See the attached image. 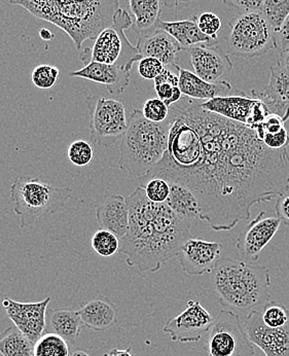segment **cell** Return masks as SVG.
<instances>
[{"instance_id": "6da1fadb", "label": "cell", "mask_w": 289, "mask_h": 356, "mask_svg": "<svg viewBox=\"0 0 289 356\" xmlns=\"http://www.w3.org/2000/svg\"><path fill=\"white\" fill-rule=\"evenodd\" d=\"M168 149L147 177L186 186L200 218L216 232L250 220L251 209L289 190L288 149H272L256 130L183 96L170 107Z\"/></svg>"}, {"instance_id": "7a4b0ae2", "label": "cell", "mask_w": 289, "mask_h": 356, "mask_svg": "<svg viewBox=\"0 0 289 356\" xmlns=\"http://www.w3.org/2000/svg\"><path fill=\"white\" fill-rule=\"evenodd\" d=\"M129 229L121 240L119 252L127 265L141 272L156 273L179 254L192 237V222L179 218L166 203L149 200L143 186L127 197Z\"/></svg>"}, {"instance_id": "3957f363", "label": "cell", "mask_w": 289, "mask_h": 356, "mask_svg": "<svg viewBox=\"0 0 289 356\" xmlns=\"http://www.w3.org/2000/svg\"><path fill=\"white\" fill-rule=\"evenodd\" d=\"M40 20L48 21L69 35L78 50L109 27L119 8V0H10Z\"/></svg>"}, {"instance_id": "277c9868", "label": "cell", "mask_w": 289, "mask_h": 356, "mask_svg": "<svg viewBox=\"0 0 289 356\" xmlns=\"http://www.w3.org/2000/svg\"><path fill=\"white\" fill-rule=\"evenodd\" d=\"M212 286L224 309L251 311L271 299L269 269L231 257L220 259L212 271Z\"/></svg>"}, {"instance_id": "5b68a950", "label": "cell", "mask_w": 289, "mask_h": 356, "mask_svg": "<svg viewBox=\"0 0 289 356\" xmlns=\"http://www.w3.org/2000/svg\"><path fill=\"white\" fill-rule=\"evenodd\" d=\"M170 121L154 123L142 111L134 109L119 145L117 166L133 177L143 178L160 162L168 149Z\"/></svg>"}, {"instance_id": "8992f818", "label": "cell", "mask_w": 289, "mask_h": 356, "mask_svg": "<svg viewBox=\"0 0 289 356\" xmlns=\"http://www.w3.org/2000/svg\"><path fill=\"white\" fill-rule=\"evenodd\" d=\"M72 193L67 186L58 188L28 175L17 177L10 188V201L22 229L30 228L44 216L59 211L72 198Z\"/></svg>"}, {"instance_id": "52a82bcc", "label": "cell", "mask_w": 289, "mask_h": 356, "mask_svg": "<svg viewBox=\"0 0 289 356\" xmlns=\"http://www.w3.org/2000/svg\"><path fill=\"white\" fill-rule=\"evenodd\" d=\"M133 23L129 13L119 8L113 17V24L102 30L95 38L93 48L85 49L81 54L83 63L87 65L94 61L133 68L135 62L142 59L136 46H133L125 34Z\"/></svg>"}, {"instance_id": "ba28073f", "label": "cell", "mask_w": 289, "mask_h": 356, "mask_svg": "<svg viewBox=\"0 0 289 356\" xmlns=\"http://www.w3.org/2000/svg\"><path fill=\"white\" fill-rule=\"evenodd\" d=\"M278 48L276 33L263 12L242 13L230 22L226 49L240 58L263 56Z\"/></svg>"}, {"instance_id": "9c48e42d", "label": "cell", "mask_w": 289, "mask_h": 356, "mask_svg": "<svg viewBox=\"0 0 289 356\" xmlns=\"http://www.w3.org/2000/svg\"><path fill=\"white\" fill-rule=\"evenodd\" d=\"M204 348L208 356H254L256 349L249 340L239 315L222 309L214 317L207 332Z\"/></svg>"}, {"instance_id": "30bf717a", "label": "cell", "mask_w": 289, "mask_h": 356, "mask_svg": "<svg viewBox=\"0 0 289 356\" xmlns=\"http://www.w3.org/2000/svg\"><path fill=\"white\" fill-rule=\"evenodd\" d=\"M89 108L90 138L100 147H110L123 138L129 126L125 103L104 96L87 98Z\"/></svg>"}, {"instance_id": "8fae6325", "label": "cell", "mask_w": 289, "mask_h": 356, "mask_svg": "<svg viewBox=\"0 0 289 356\" xmlns=\"http://www.w3.org/2000/svg\"><path fill=\"white\" fill-rule=\"evenodd\" d=\"M201 106L205 111L243 124L254 130L260 127L271 113L262 100L241 91L235 95L218 96L201 102Z\"/></svg>"}, {"instance_id": "7c38bea8", "label": "cell", "mask_w": 289, "mask_h": 356, "mask_svg": "<svg viewBox=\"0 0 289 356\" xmlns=\"http://www.w3.org/2000/svg\"><path fill=\"white\" fill-rule=\"evenodd\" d=\"M213 323L214 317L200 302L190 300L183 312L165 323L163 332L173 342L197 343L209 332Z\"/></svg>"}, {"instance_id": "4fadbf2b", "label": "cell", "mask_w": 289, "mask_h": 356, "mask_svg": "<svg viewBox=\"0 0 289 356\" xmlns=\"http://www.w3.org/2000/svg\"><path fill=\"white\" fill-rule=\"evenodd\" d=\"M51 300L52 298L48 297L44 301L36 303H22L4 298L2 306L15 327H18L34 345L46 331L47 314Z\"/></svg>"}, {"instance_id": "5bb4252c", "label": "cell", "mask_w": 289, "mask_h": 356, "mask_svg": "<svg viewBox=\"0 0 289 356\" xmlns=\"http://www.w3.org/2000/svg\"><path fill=\"white\" fill-rule=\"evenodd\" d=\"M244 327L252 344L265 356H289V321L284 327H269L263 323L262 311L254 309L248 313Z\"/></svg>"}, {"instance_id": "9a60e30c", "label": "cell", "mask_w": 289, "mask_h": 356, "mask_svg": "<svg viewBox=\"0 0 289 356\" xmlns=\"http://www.w3.org/2000/svg\"><path fill=\"white\" fill-rule=\"evenodd\" d=\"M280 226L281 220L278 216H267L265 211L258 212L256 218L240 233L236 244L238 250L251 261H258L263 248L275 237Z\"/></svg>"}, {"instance_id": "2e32d148", "label": "cell", "mask_w": 289, "mask_h": 356, "mask_svg": "<svg viewBox=\"0 0 289 356\" xmlns=\"http://www.w3.org/2000/svg\"><path fill=\"white\" fill-rule=\"evenodd\" d=\"M220 248L218 242L190 237L181 246L177 257L188 275L203 276L213 271L220 261Z\"/></svg>"}, {"instance_id": "e0dca14e", "label": "cell", "mask_w": 289, "mask_h": 356, "mask_svg": "<svg viewBox=\"0 0 289 356\" xmlns=\"http://www.w3.org/2000/svg\"><path fill=\"white\" fill-rule=\"evenodd\" d=\"M195 74L204 81L216 83L222 81L233 70V62L217 47L201 44L186 49Z\"/></svg>"}, {"instance_id": "ac0fdd59", "label": "cell", "mask_w": 289, "mask_h": 356, "mask_svg": "<svg viewBox=\"0 0 289 356\" xmlns=\"http://www.w3.org/2000/svg\"><path fill=\"white\" fill-rule=\"evenodd\" d=\"M131 70L127 66L91 61L81 70L70 72L69 76L101 83L111 95H121L129 86Z\"/></svg>"}, {"instance_id": "d6986e66", "label": "cell", "mask_w": 289, "mask_h": 356, "mask_svg": "<svg viewBox=\"0 0 289 356\" xmlns=\"http://www.w3.org/2000/svg\"><path fill=\"white\" fill-rule=\"evenodd\" d=\"M271 76L267 86L261 93L252 91L254 97L265 103L270 113L289 120V72L279 63L270 67Z\"/></svg>"}, {"instance_id": "ffe728a7", "label": "cell", "mask_w": 289, "mask_h": 356, "mask_svg": "<svg viewBox=\"0 0 289 356\" xmlns=\"http://www.w3.org/2000/svg\"><path fill=\"white\" fill-rule=\"evenodd\" d=\"M136 48L141 57L156 58L165 67L172 66L174 68L179 65V53L183 51L172 36L160 29L139 35Z\"/></svg>"}, {"instance_id": "44dd1931", "label": "cell", "mask_w": 289, "mask_h": 356, "mask_svg": "<svg viewBox=\"0 0 289 356\" xmlns=\"http://www.w3.org/2000/svg\"><path fill=\"white\" fill-rule=\"evenodd\" d=\"M96 218L102 229L115 234L123 239L129 229V205L127 198L122 195H109L104 197L97 207Z\"/></svg>"}, {"instance_id": "7402d4cb", "label": "cell", "mask_w": 289, "mask_h": 356, "mask_svg": "<svg viewBox=\"0 0 289 356\" xmlns=\"http://www.w3.org/2000/svg\"><path fill=\"white\" fill-rule=\"evenodd\" d=\"M176 70L179 74V87L185 97L206 102L218 96L235 95L240 92L239 90L234 89L229 81L210 83L201 79L195 72L183 70L179 65L176 66Z\"/></svg>"}, {"instance_id": "603a6c76", "label": "cell", "mask_w": 289, "mask_h": 356, "mask_svg": "<svg viewBox=\"0 0 289 356\" xmlns=\"http://www.w3.org/2000/svg\"><path fill=\"white\" fill-rule=\"evenodd\" d=\"M79 311L83 325L92 331H108L115 327L119 321L117 305L101 295L92 301L81 302Z\"/></svg>"}, {"instance_id": "cb8c5ba5", "label": "cell", "mask_w": 289, "mask_h": 356, "mask_svg": "<svg viewBox=\"0 0 289 356\" xmlns=\"http://www.w3.org/2000/svg\"><path fill=\"white\" fill-rule=\"evenodd\" d=\"M156 29L163 30L172 36L183 48V51L192 47L201 46V44L216 46L217 44V40H213L201 31L198 26V17L196 15L186 20L175 21V22H166L160 19Z\"/></svg>"}, {"instance_id": "d4e9b609", "label": "cell", "mask_w": 289, "mask_h": 356, "mask_svg": "<svg viewBox=\"0 0 289 356\" xmlns=\"http://www.w3.org/2000/svg\"><path fill=\"white\" fill-rule=\"evenodd\" d=\"M170 184V195L167 205L184 220L196 224L200 218V205L192 191L177 182Z\"/></svg>"}, {"instance_id": "484cf974", "label": "cell", "mask_w": 289, "mask_h": 356, "mask_svg": "<svg viewBox=\"0 0 289 356\" xmlns=\"http://www.w3.org/2000/svg\"><path fill=\"white\" fill-rule=\"evenodd\" d=\"M47 317L52 332L59 334L70 344L78 340L83 325L79 311L70 308L53 309L49 311Z\"/></svg>"}, {"instance_id": "4316f807", "label": "cell", "mask_w": 289, "mask_h": 356, "mask_svg": "<svg viewBox=\"0 0 289 356\" xmlns=\"http://www.w3.org/2000/svg\"><path fill=\"white\" fill-rule=\"evenodd\" d=\"M162 0H129L135 21L132 29L139 35L155 31L162 12Z\"/></svg>"}, {"instance_id": "83f0119b", "label": "cell", "mask_w": 289, "mask_h": 356, "mask_svg": "<svg viewBox=\"0 0 289 356\" xmlns=\"http://www.w3.org/2000/svg\"><path fill=\"white\" fill-rule=\"evenodd\" d=\"M34 345L17 327H10L0 334V356L33 355Z\"/></svg>"}, {"instance_id": "f1b7e54d", "label": "cell", "mask_w": 289, "mask_h": 356, "mask_svg": "<svg viewBox=\"0 0 289 356\" xmlns=\"http://www.w3.org/2000/svg\"><path fill=\"white\" fill-rule=\"evenodd\" d=\"M33 356H70L69 343L55 332H46L34 344Z\"/></svg>"}, {"instance_id": "f546056e", "label": "cell", "mask_w": 289, "mask_h": 356, "mask_svg": "<svg viewBox=\"0 0 289 356\" xmlns=\"http://www.w3.org/2000/svg\"><path fill=\"white\" fill-rule=\"evenodd\" d=\"M91 246L96 254L101 257H113L119 252L121 240L106 229H99L91 238Z\"/></svg>"}, {"instance_id": "4dcf8cb0", "label": "cell", "mask_w": 289, "mask_h": 356, "mask_svg": "<svg viewBox=\"0 0 289 356\" xmlns=\"http://www.w3.org/2000/svg\"><path fill=\"white\" fill-rule=\"evenodd\" d=\"M262 12L276 33L289 15V0H265Z\"/></svg>"}, {"instance_id": "1f68e13d", "label": "cell", "mask_w": 289, "mask_h": 356, "mask_svg": "<svg viewBox=\"0 0 289 356\" xmlns=\"http://www.w3.org/2000/svg\"><path fill=\"white\" fill-rule=\"evenodd\" d=\"M262 317L263 323L269 327H284L289 321V312L286 306L276 302H269L263 307Z\"/></svg>"}, {"instance_id": "d6a6232c", "label": "cell", "mask_w": 289, "mask_h": 356, "mask_svg": "<svg viewBox=\"0 0 289 356\" xmlns=\"http://www.w3.org/2000/svg\"><path fill=\"white\" fill-rule=\"evenodd\" d=\"M60 76V70L53 65L38 66L31 74V81L36 88L40 90H50L57 83Z\"/></svg>"}, {"instance_id": "836d02e7", "label": "cell", "mask_w": 289, "mask_h": 356, "mask_svg": "<svg viewBox=\"0 0 289 356\" xmlns=\"http://www.w3.org/2000/svg\"><path fill=\"white\" fill-rule=\"evenodd\" d=\"M67 156L74 166H88L93 161V147L85 140L74 141L68 147Z\"/></svg>"}, {"instance_id": "e575fe53", "label": "cell", "mask_w": 289, "mask_h": 356, "mask_svg": "<svg viewBox=\"0 0 289 356\" xmlns=\"http://www.w3.org/2000/svg\"><path fill=\"white\" fill-rule=\"evenodd\" d=\"M149 200L156 203H166L170 195V184L163 178H151L143 186Z\"/></svg>"}, {"instance_id": "d590c367", "label": "cell", "mask_w": 289, "mask_h": 356, "mask_svg": "<svg viewBox=\"0 0 289 356\" xmlns=\"http://www.w3.org/2000/svg\"><path fill=\"white\" fill-rule=\"evenodd\" d=\"M170 113V107L158 98L147 100L143 104L142 113L145 119L154 123L166 121Z\"/></svg>"}, {"instance_id": "8d00e7d4", "label": "cell", "mask_w": 289, "mask_h": 356, "mask_svg": "<svg viewBox=\"0 0 289 356\" xmlns=\"http://www.w3.org/2000/svg\"><path fill=\"white\" fill-rule=\"evenodd\" d=\"M198 26L203 33L213 40H217V34L222 28V20L213 13H203L198 17Z\"/></svg>"}, {"instance_id": "74e56055", "label": "cell", "mask_w": 289, "mask_h": 356, "mask_svg": "<svg viewBox=\"0 0 289 356\" xmlns=\"http://www.w3.org/2000/svg\"><path fill=\"white\" fill-rule=\"evenodd\" d=\"M155 89L156 92H157L158 99L166 103L169 107L172 106V105L179 102L183 97L181 88L171 85L169 83L155 85Z\"/></svg>"}, {"instance_id": "f35d334b", "label": "cell", "mask_w": 289, "mask_h": 356, "mask_svg": "<svg viewBox=\"0 0 289 356\" xmlns=\"http://www.w3.org/2000/svg\"><path fill=\"white\" fill-rule=\"evenodd\" d=\"M164 68V64L156 58L144 57L138 61L139 74L144 79H155Z\"/></svg>"}, {"instance_id": "ab89813d", "label": "cell", "mask_w": 289, "mask_h": 356, "mask_svg": "<svg viewBox=\"0 0 289 356\" xmlns=\"http://www.w3.org/2000/svg\"><path fill=\"white\" fill-rule=\"evenodd\" d=\"M263 143L269 149H288L289 145V135L286 128L277 133H265L263 139Z\"/></svg>"}, {"instance_id": "60d3db41", "label": "cell", "mask_w": 289, "mask_h": 356, "mask_svg": "<svg viewBox=\"0 0 289 356\" xmlns=\"http://www.w3.org/2000/svg\"><path fill=\"white\" fill-rule=\"evenodd\" d=\"M265 0H222L226 6L242 13L262 12Z\"/></svg>"}, {"instance_id": "b9f144b4", "label": "cell", "mask_w": 289, "mask_h": 356, "mask_svg": "<svg viewBox=\"0 0 289 356\" xmlns=\"http://www.w3.org/2000/svg\"><path fill=\"white\" fill-rule=\"evenodd\" d=\"M275 210L281 222L289 227V196L282 195V196L278 197Z\"/></svg>"}, {"instance_id": "7bdbcfd3", "label": "cell", "mask_w": 289, "mask_h": 356, "mask_svg": "<svg viewBox=\"0 0 289 356\" xmlns=\"http://www.w3.org/2000/svg\"><path fill=\"white\" fill-rule=\"evenodd\" d=\"M276 40L280 51L289 49V15L284 19L283 23L280 26L279 30L276 32Z\"/></svg>"}, {"instance_id": "ee69618b", "label": "cell", "mask_w": 289, "mask_h": 356, "mask_svg": "<svg viewBox=\"0 0 289 356\" xmlns=\"http://www.w3.org/2000/svg\"><path fill=\"white\" fill-rule=\"evenodd\" d=\"M154 81H155V85H158V83H171V85L179 87V76H176V74L170 72L168 68L165 67L164 70H163V72H160L155 79H154Z\"/></svg>"}, {"instance_id": "f6af8a7d", "label": "cell", "mask_w": 289, "mask_h": 356, "mask_svg": "<svg viewBox=\"0 0 289 356\" xmlns=\"http://www.w3.org/2000/svg\"><path fill=\"white\" fill-rule=\"evenodd\" d=\"M277 62L289 72V49L284 51H280L279 59Z\"/></svg>"}, {"instance_id": "bcb514c9", "label": "cell", "mask_w": 289, "mask_h": 356, "mask_svg": "<svg viewBox=\"0 0 289 356\" xmlns=\"http://www.w3.org/2000/svg\"><path fill=\"white\" fill-rule=\"evenodd\" d=\"M131 350V347L127 349L113 348V350H110V355L113 356H133Z\"/></svg>"}, {"instance_id": "7dc6e473", "label": "cell", "mask_w": 289, "mask_h": 356, "mask_svg": "<svg viewBox=\"0 0 289 356\" xmlns=\"http://www.w3.org/2000/svg\"><path fill=\"white\" fill-rule=\"evenodd\" d=\"M40 36L44 40H52L53 38L52 32L49 31L46 28H42V29L40 30Z\"/></svg>"}, {"instance_id": "c3c4849f", "label": "cell", "mask_w": 289, "mask_h": 356, "mask_svg": "<svg viewBox=\"0 0 289 356\" xmlns=\"http://www.w3.org/2000/svg\"><path fill=\"white\" fill-rule=\"evenodd\" d=\"M70 356H91L89 355V353H85V350H83V349H76V350L72 351V355Z\"/></svg>"}, {"instance_id": "681fc988", "label": "cell", "mask_w": 289, "mask_h": 356, "mask_svg": "<svg viewBox=\"0 0 289 356\" xmlns=\"http://www.w3.org/2000/svg\"><path fill=\"white\" fill-rule=\"evenodd\" d=\"M162 3L167 8H171V0H162Z\"/></svg>"}, {"instance_id": "f907efd6", "label": "cell", "mask_w": 289, "mask_h": 356, "mask_svg": "<svg viewBox=\"0 0 289 356\" xmlns=\"http://www.w3.org/2000/svg\"><path fill=\"white\" fill-rule=\"evenodd\" d=\"M102 356H113V355H110V353H104V355Z\"/></svg>"}, {"instance_id": "816d5d0a", "label": "cell", "mask_w": 289, "mask_h": 356, "mask_svg": "<svg viewBox=\"0 0 289 356\" xmlns=\"http://www.w3.org/2000/svg\"><path fill=\"white\" fill-rule=\"evenodd\" d=\"M30 356H33V355H30Z\"/></svg>"}]
</instances>
